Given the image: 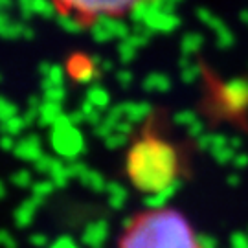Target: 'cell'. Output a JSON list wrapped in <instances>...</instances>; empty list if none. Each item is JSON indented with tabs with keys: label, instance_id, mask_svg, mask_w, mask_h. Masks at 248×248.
Segmentation results:
<instances>
[{
	"label": "cell",
	"instance_id": "obj_3",
	"mask_svg": "<svg viewBox=\"0 0 248 248\" xmlns=\"http://www.w3.org/2000/svg\"><path fill=\"white\" fill-rule=\"evenodd\" d=\"M147 0H50L62 18L78 26H94L103 20H122Z\"/></svg>",
	"mask_w": 248,
	"mask_h": 248
},
{
	"label": "cell",
	"instance_id": "obj_1",
	"mask_svg": "<svg viewBox=\"0 0 248 248\" xmlns=\"http://www.w3.org/2000/svg\"><path fill=\"white\" fill-rule=\"evenodd\" d=\"M182 173V155L175 143L153 129H143L125 155V175L136 191L160 195Z\"/></svg>",
	"mask_w": 248,
	"mask_h": 248
},
{
	"label": "cell",
	"instance_id": "obj_2",
	"mask_svg": "<svg viewBox=\"0 0 248 248\" xmlns=\"http://www.w3.org/2000/svg\"><path fill=\"white\" fill-rule=\"evenodd\" d=\"M116 248H208L193 222L173 206H151L122 228Z\"/></svg>",
	"mask_w": 248,
	"mask_h": 248
}]
</instances>
